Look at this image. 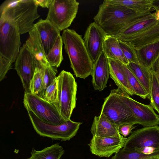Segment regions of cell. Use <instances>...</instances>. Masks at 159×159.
<instances>
[{"mask_svg": "<svg viewBox=\"0 0 159 159\" xmlns=\"http://www.w3.org/2000/svg\"><path fill=\"white\" fill-rule=\"evenodd\" d=\"M129 151L150 154L159 150V126L143 127L126 138L123 148Z\"/></svg>", "mask_w": 159, "mask_h": 159, "instance_id": "52a82bcc", "label": "cell"}, {"mask_svg": "<svg viewBox=\"0 0 159 159\" xmlns=\"http://www.w3.org/2000/svg\"><path fill=\"white\" fill-rule=\"evenodd\" d=\"M153 5V8L155 9L159 8V0H154Z\"/></svg>", "mask_w": 159, "mask_h": 159, "instance_id": "74e56055", "label": "cell"}, {"mask_svg": "<svg viewBox=\"0 0 159 159\" xmlns=\"http://www.w3.org/2000/svg\"><path fill=\"white\" fill-rule=\"evenodd\" d=\"M103 50L108 58L119 61L126 65L129 63L120 47L119 39L116 36L107 35L104 41Z\"/></svg>", "mask_w": 159, "mask_h": 159, "instance_id": "603a6c76", "label": "cell"}, {"mask_svg": "<svg viewBox=\"0 0 159 159\" xmlns=\"http://www.w3.org/2000/svg\"><path fill=\"white\" fill-rule=\"evenodd\" d=\"M107 35L102 29L95 22L90 23L86 30L83 39L93 63L103 51L104 41Z\"/></svg>", "mask_w": 159, "mask_h": 159, "instance_id": "5bb4252c", "label": "cell"}, {"mask_svg": "<svg viewBox=\"0 0 159 159\" xmlns=\"http://www.w3.org/2000/svg\"><path fill=\"white\" fill-rule=\"evenodd\" d=\"M38 6L34 0H6L0 6V16L13 20L23 34L34 28V21L40 17Z\"/></svg>", "mask_w": 159, "mask_h": 159, "instance_id": "277c9868", "label": "cell"}, {"mask_svg": "<svg viewBox=\"0 0 159 159\" xmlns=\"http://www.w3.org/2000/svg\"><path fill=\"white\" fill-rule=\"evenodd\" d=\"M28 114L32 125L37 133L41 136L54 140H69L74 137L81 124L70 119L60 125H54L41 120L30 111Z\"/></svg>", "mask_w": 159, "mask_h": 159, "instance_id": "9c48e42d", "label": "cell"}, {"mask_svg": "<svg viewBox=\"0 0 159 159\" xmlns=\"http://www.w3.org/2000/svg\"><path fill=\"white\" fill-rule=\"evenodd\" d=\"M38 6L48 9L52 0H34Z\"/></svg>", "mask_w": 159, "mask_h": 159, "instance_id": "d590c367", "label": "cell"}, {"mask_svg": "<svg viewBox=\"0 0 159 159\" xmlns=\"http://www.w3.org/2000/svg\"><path fill=\"white\" fill-rule=\"evenodd\" d=\"M57 78V106L62 118L70 119L76 107L77 84L73 75L62 70Z\"/></svg>", "mask_w": 159, "mask_h": 159, "instance_id": "5b68a950", "label": "cell"}, {"mask_svg": "<svg viewBox=\"0 0 159 159\" xmlns=\"http://www.w3.org/2000/svg\"><path fill=\"white\" fill-rule=\"evenodd\" d=\"M63 42L61 35L58 36L51 50L46 55L49 63L53 67H59L63 59L62 55Z\"/></svg>", "mask_w": 159, "mask_h": 159, "instance_id": "4316f807", "label": "cell"}, {"mask_svg": "<svg viewBox=\"0 0 159 159\" xmlns=\"http://www.w3.org/2000/svg\"><path fill=\"white\" fill-rule=\"evenodd\" d=\"M132 123H127L119 125L118 130L119 133L124 137L130 135L132 132V130L136 127Z\"/></svg>", "mask_w": 159, "mask_h": 159, "instance_id": "e575fe53", "label": "cell"}, {"mask_svg": "<svg viewBox=\"0 0 159 159\" xmlns=\"http://www.w3.org/2000/svg\"><path fill=\"white\" fill-rule=\"evenodd\" d=\"M150 70L151 82L150 105L159 114V83L155 72Z\"/></svg>", "mask_w": 159, "mask_h": 159, "instance_id": "4dcf8cb0", "label": "cell"}, {"mask_svg": "<svg viewBox=\"0 0 159 159\" xmlns=\"http://www.w3.org/2000/svg\"><path fill=\"white\" fill-rule=\"evenodd\" d=\"M119 42L124 55L129 63L139 64L135 50L127 42L120 40Z\"/></svg>", "mask_w": 159, "mask_h": 159, "instance_id": "836d02e7", "label": "cell"}, {"mask_svg": "<svg viewBox=\"0 0 159 159\" xmlns=\"http://www.w3.org/2000/svg\"><path fill=\"white\" fill-rule=\"evenodd\" d=\"M62 38L70 66L77 77L85 79L92 72L93 63L84 45L82 36L74 30L63 31Z\"/></svg>", "mask_w": 159, "mask_h": 159, "instance_id": "3957f363", "label": "cell"}, {"mask_svg": "<svg viewBox=\"0 0 159 159\" xmlns=\"http://www.w3.org/2000/svg\"><path fill=\"white\" fill-rule=\"evenodd\" d=\"M118 126L102 115L94 117L90 131L93 136L101 137L123 136L119 132Z\"/></svg>", "mask_w": 159, "mask_h": 159, "instance_id": "e0dca14e", "label": "cell"}, {"mask_svg": "<svg viewBox=\"0 0 159 159\" xmlns=\"http://www.w3.org/2000/svg\"><path fill=\"white\" fill-rule=\"evenodd\" d=\"M139 64L150 70L159 58V41L135 50Z\"/></svg>", "mask_w": 159, "mask_h": 159, "instance_id": "44dd1931", "label": "cell"}, {"mask_svg": "<svg viewBox=\"0 0 159 159\" xmlns=\"http://www.w3.org/2000/svg\"><path fill=\"white\" fill-rule=\"evenodd\" d=\"M108 2L126 7L138 13L151 12L154 0H106Z\"/></svg>", "mask_w": 159, "mask_h": 159, "instance_id": "cb8c5ba5", "label": "cell"}, {"mask_svg": "<svg viewBox=\"0 0 159 159\" xmlns=\"http://www.w3.org/2000/svg\"><path fill=\"white\" fill-rule=\"evenodd\" d=\"M40 68L42 69L44 89L45 91L48 86L57 77V68L50 65Z\"/></svg>", "mask_w": 159, "mask_h": 159, "instance_id": "1f68e13d", "label": "cell"}, {"mask_svg": "<svg viewBox=\"0 0 159 159\" xmlns=\"http://www.w3.org/2000/svg\"><path fill=\"white\" fill-rule=\"evenodd\" d=\"M151 69L155 72L159 83V58L153 65Z\"/></svg>", "mask_w": 159, "mask_h": 159, "instance_id": "8d00e7d4", "label": "cell"}, {"mask_svg": "<svg viewBox=\"0 0 159 159\" xmlns=\"http://www.w3.org/2000/svg\"><path fill=\"white\" fill-rule=\"evenodd\" d=\"M64 152L63 148L57 143L40 151L33 148L31 156L27 159H60Z\"/></svg>", "mask_w": 159, "mask_h": 159, "instance_id": "484cf974", "label": "cell"}, {"mask_svg": "<svg viewBox=\"0 0 159 159\" xmlns=\"http://www.w3.org/2000/svg\"><path fill=\"white\" fill-rule=\"evenodd\" d=\"M152 13H138L126 7L111 4L105 0L100 5L93 20L107 35L116 36L122 30L143 20Z\"/></svg>", "mask_w": 159, "mask_h": 159, "instance_id": "6da1fadb", "label": "cell"}, {"mask_svg": "<svg viewBox=\"0 0 159 159\" xmlns=\"http://www.w3.org/2000/svg\"><path fill=\"white\" fill-rule=\"evenodd\" d=\"M23 103L27 111H30L41 120L54 125L66 122L61 116L57 105L31 93L25 92Z\"/></svg>", "mask_w": 159, "mask_h": 159, "instance_id": "ba28073f", "label": "cell"}, {"mask_svg": "<svg viewBox=\"0 0 159 159\" xmlns=\"http://www.w3.org/2000/svg\"><path fill=\"white\" fill-rule=\"evenodd\" d=\"M123 67L127 75L130 86L135 95H137L143 99L148 98V94L140 82L136 78L132 72L127 67L123 64Z\"/></svg>", "mask_w": 159, "mask_h": 159, "instance_id": "f546056e", "label": "cell"}, {"mask_svg": "<svg viewBox=\"0 0 159 159\" xmlns=\"http://www.w3.org/2000/svg\"><path fill=\"white\" fill-rule=\"evenodd\" d=\"M111 159H159V150L150 154L127 150L123 148L115 153Z\"/></svg>", "mask_w": 159, "mask_h": 159, "instance_id": "83f0119b", "label": "cell"}, {"mask_svg": "<svg viewBox=\"0 0 159 159\" xmlns=\"http://www.w3.org/2000/svg\"><path fill=\"white\" fill-rule=\"evenodd\" d=\"M15 62V69L20 79L25 92L30 93V83L37 63L25 43L20 48Z\"/></svg>", "mask_w": 159, "mask_h": 159, "instance_id": "8fae6325", "label": "cell"}, {"mask_svg": "<svg viewBox=\"0 0 159 159\" xmlns=\"http://www.w3.org/2000/svg\"><path fill=\"white\" fill-rule=\"evenodd\" d=\"M159 23V21L156 20L154 14L152 13L143 20L131 24L122 30L116 36L119 40L123 41Z\"/></svg>", "mask_w": 159, "mask_h": 159, "instance_id": "7402d4cb", "label": "cell"}, {"mask_svg": "<svg viewBox=\"0 0 159 159\" xmlns=\"http://www.w3.org/2000/svg\"><path fill=\"white\" fill-rule=\"evenodd\" d=\"M120 94L122 99L129 107L135 117L138 124L143 127L158 125L159 116L155 113L150 104L141 103L131 98L122 90Z\"/></svg>", "mask_w": 159, "mask_h": 159, "instance_id": "7c38bea8", "label": "cell"}, {"mask_svg": "<svg viewBox=\"0 0 159 159\" xmlns=\"http://www.w3.org/2000/svg\"><path fill=\"white\" fill-rule=\"evenodd\" d=\"M29 37L25 44L31 52L40 68L50 65L46 58L39 33L35 28L29 32Z\"/></svg>", "mask_w": 159, "mask_h": 159, "instance_id": "d6986e66", "label": "cell"}, {"mask_svg": "<svg viewBox=\"0 0 159 159\" xmlns=\"http://www.w3.org/2000/svg\"><path fill=\"white\" fill-rule=\"evenodd\" d=\"M79 4L76 0H52L46 19L60 31L64 30L76 17Z\"/></svg>", "mask_w": 159, "mask_h": 159, "instance_id": "30bf717a", "label": "cell"}, {"mask_svg": "<svg viewBox=\"0 0 159 159\" xmlns=\"http://www.w3.org/2000/svg\"><path fill=\"white\" fill-rule=\"evenodd\" d=\"M20 34L17 26L11 20L0 16V81L12 68L19 52Z\"/></svg>", "mask_w": 159, "mask_h": 159, "instance_id": "7a4b0ae2", "label": "cell"}, {"mask_svg": "<svg viewBox=\"0 0 159 159\" xmlns=\"http://www.w3.org/2000/svg\"><path fill=\"white\" fill-rule=\"evenodd\" d=\"M46 56L54 46L60 31L46 19H39L35 24Z\"/></svg>", "mask_w": 159, "mask_h": 159, "instance_id": "2e32d148", "label": "cell"}, {"mask_svg": "<svg viewBox=\"0 0 159 159\" xmlns=\"http://www.w3.org/2000/svg\"><path fill=\"white\" fill-rule=\"evenodd\" d=\"M30 93L43 98L45 91L42 69L37 66L30 85Z\"/></svg>", "mask_w": 159, "mask_h": 159, "instance_id": "f1b7e54d", "label": "cell"}, {"mask_svg": "<svg viewBox=\"0 0 159 159\" xmlns=\"http://www.w3.org/2000/svg\"><path fill=\"white\" fill-rule=\"evenodd\" d=\"M126 140L124 137L93 136L88 145L92 154L100 157H109L123 148Z\"/></svg>", "mask_w": 159, "mask_h": 159, "instance_id": "4fadbf2b", "label": "cell"}, {"mask_svg": "<svg viewBox=\"0 0 159 159\" xmlns=\"http://www.w3.org/2000/svg\"><path fill=\"white\" fill-rule=\"evenodd\" d=\"M108 59L110 76L118 88L129 96L135 95L129 83L127 75L123 67L124 64L117 60Z\"/></svg>", "mask_w": 159, "mask_h": 159, "instance_id": "ac0fdd59", "label": "cell"}, {"mask_svg": "<svg viewBox=\"0 0 159 159\" xmlns=\"http://www.w3.org/2000/svg\"><path fill=\"white\" fill-rule=\"evenodd\" d=\"M110 69L108 58L103 50L93 66L91 75L94 89L99 91L107 87L110 76Z\"/></svg>", "mask_w": 159, "mask_h": 159, "instance_id": "9a60e30c", "label": "cell"}, {"mask_svg": "<svg viewBox=\"0 0 159 159\" xmlns=\"http://www.w3.org/2000/svg\"><path fill=\"white\" fill-rule=\"evenodd\" d=\"M155 9L156 11L154 13V16L156 20L159 21V8H156Z\"/></svg>", "mask_w": 159, "mask_h": 159, "instance_id": "f35d334b", "label": "cell"}, {"mask_svg": "<svg viewBox=\"0 0 159 159\" xmlns=\"http://www.w3.org/2000/svg\"><path fill=\"white\" fill-rule=\"evenodd\" d=\"M158 41L159 23L123 41L128 43L134 50H136Z\"/></svg>", "mask_w": 159, "mask_h": 159, "instance_id": "ffe728a7", "label": "cell"}, {"mask_svg": "<svg viewBox=\"0 0 159 159\" xmlns=\"http://www.w3.org/2000/svg\"><path fill=\"white\" fill-rule=\"evenodd\" d=\"M121 91L118 88L111 90L104 99L100 114L118 126L127 123L138 124L131 110L122 99Z\"/></svg>", "mask_w": 159, "mask_h": 159, "instance_id": "8992f818", "label": "cell"}, {"mask_svg": "<svg viewBox=\"0 0 159 159\" xmlns=\"http://www.w3.org/2000/svg\"><path fill=\"white\" fill-rule=\"evenodd\" d=\"M57 77L47 88L43 98L46 100L56 105L57 102Z\"/></svg>", "mask_w": 159, "mask_h": 159, "instance_id": "d6a6232c", "label": "cell"}, {"mask_svg": "<svg viewBox=\"0 0 159 159\" xmlns=\"http://www.w3.org/2000/svg\"><path fill=\"white\" fill-rule=\"evenodd\" d=\"M140 82L148 94L150 99L151 74V70H148L139 64L129 62L126 65Z\"/></svg>", "mask_w": 159, "mask_h": 159, "instance_id": "d4e9b609", "label": "cell"}]
</instances>
